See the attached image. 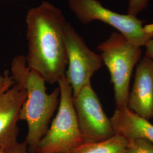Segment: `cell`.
Listing matches in <instances>:
<instances>
[{
    "mask_svg": "<svg viewBox=\"0 0 153 153\" xmlns=\"http://www.w3.org/2000/svg\"><path fill=\"white\" fill-rule=\"evenodd\" d=\"M26 23L28 66L46 82L57 83L65 76L68 65L65 16L58 7L44 1L28 11Z\"/></svg>",
    "mask_w": 153,
    "mask_h": 153,
    "instance_id": "6da1fadb",
    "label": "cell"
},
{
    "mask_svg": "<svg viewBox=\"0 0 153 153\" xmlns=\"http://www.w3.org/2000/svg\"><path fill=\"white\" fill-rule=\"evenodd\" d=\"M14 83L26 93V98L19 112V120L25 121L28 126L25 142L30 153H35L39 142L45 135L57 105L60 88L47 93L43 77L30 68L26 56L18 55L12 60L11 73Z\"/></svg>",
    "mask_w": 153,
    "mask_h": 153,
    "instance_id": "7a4b0ae2",
    "label": "cell"
},
{
    "mask_svg": "<svg viewBox=\"0 0 153 153\" xmlns=\"http://www.w3.org/2000/svg\"><path fill=\"white\" fill-rule=\"evenodd\" d=\"M97 49L110 73L116 108H126L131 74L141 59L142 48L130 42L120 33L114 32L99 44Z\"/></svg>",
    "mask_w": 153,
    "mask_h": 153,
    "instance_id": "3957f363",
    "label": "cell"
},
{
    "mask_svg": "<svg viewBox=\"0 0 153 153\" xmlns=\"http://www.w3.org/2000/svg\"><path fill=\"white\" fill-rule=\"evenodd\" d=\"M57 83L60 88L58 111L39 142L35 153H70L83 143L71 86L65 76L59 79Z\"/></svg>",
    "mask_w": 153,
    "mask_h": 153,
    "instance_id": "277c9868",
    "label": "cell"
},
{
    "mask_svg": "<svg viewBox=\"0 0 153 153\" xmlns=\"http://www.w3.org/2000/svg\"><path fill=\"white\" fill-rule=\"evenodd\" d=\"M70 10L83 24L99 21L120 33L133 44L142 47L153 39L143 21L136 16L123 14L104 7L99 0H68Z\"/></svg>",
    "mask_w": 153,
    "mask_h": 153,
    "instance_id": "5b68a950",
    "label": "cell"
},
{
    "mask_svg": "<svg viewBox=\"0 0 153 153\" xmlns=\"http://www.w3.org/2000/svg\"><path fill=\"white\" fill-rule=\"evenodd\" d=\"M73 98L83 143L103 141L115 135L110 119L105 114L91 82Z\"/></svg>",
    "mask_w": 153,
    "mask_h": 153,
    "instance_id": "8992f818",
    "label": "cell"
},
{
    "mask_svg": "<svg viewBox=\"0 0 153 153\" xmlns=\"http://www.w3.org/2000/svg\"><path fill=\"white\" fill-rule=\"evenodd\" d=\"M66 48L68 69L65 76L73 90V97L79 93L88 82L103 62L100 55L94 52L86 44L71 25L67 22L65 28Z\"/></svg>",
    "mask_w": 153,
    "mask_h": 153,
    "instance_id": "52a82bcc",
    "label": "cell"
},
{
    "mask_svg": "<svg viewBox=\"0 0 153 153\" xmlns=\"http://www.w3.org/2000/svg\"><path fill=\"white\" fill-rule=\"evenodd\" d=\"M26 98V91L16 83L0 91V148L4 150L18 142L17 123Z\"/></svg>",
    "mask_w": 153,
    "mask_h": 153,
    "instance_id": "ba28073f",
    "label": "cell"
},
{
    "mask_svg": "<svg viewBox=\"0 0 153 153\" xmlns=\"http://www.w3.org/2000/svg\"><path fill=\"white\" fill-rule=\"evenodd\" d=\"M127 107L147 119H153V59L144 56L138 62Z\"/></svg>",
    "mask_w": 153,
    "mask_h": 153,
    "instance_id": "9c48e42d",
    "label": "cell"
},
{
    "mask_svg": "<svg viewBox=\"0 0 153 153\" xmlns=\"http://www.w3.org/2000/svg\"><path fill=\"white\" fill-rule=\"evenodd\" d=\"M110 120L115 134L128 141L145 139L153 142V124L128 107L116 108Z\"/></svg>",
    "mask_w": 153,
    "mask_h": 153,
    "instance_id": "30bf717a",
    "label": "cell"
},
{
    "mask_svg": "<svg viewBox=\"0 0 153 153\" xmlns=\"http://www.w3.org/2000/svg\"><path fill=\"white\" fill-rule=\"evenodd\" d=\"M128 141L119 135L100 142L83 143L70 153H126Z\"/></svg>",
    "mask_w": 153,
    "mask_h": 153,
    "instance_id": "8fae6325",
    "label": "cell"
},
{
    "mask_svg": "<svg viewBox=\"0 0 153 153\" xmlns=\"http://www.w3.org/2000/svg\"><path fill=\"white\" fill-rule=\"evenodd\" d=\"M126 153H153V142L145 139L128 141Z\"/></svg>",
    "mask_w": 153,
    "mask_h": 153,
    "instance_id": "7c38bea8",
    "label": "cell"
},
{
    "mask_svg": "<svg viewBox=\"0 0 153 153\" xmlns=\"http://www.w3.org/2000/svg\"><path fill=\"white\" fill-rule=\"evenodd\" d=\"M149 1L150 0H129L127 14L137 16L148 7Z\"/></svg>",
    "mask_w": 153,
    "mask_h": 153,
    "instance_id": "4fadbf2b",
    "label": "cell"
},
{
    "mask_svg": "<svg viewBox=\"0 0 153 153\" xmlns=\"http://www.w3.org/2000/svg\"><path fill=\"white\" fill-rule=\"evenodd\" d=\"M5 153H30L28 150L27 145L23 141L17 142L4 150Z\"/></svg>",
    "mask_w": 153,
    "mask_h": 153,
    "instance_id": "5bb4252c",
    "label": "cell"
},
{
    "mask_svg": "<svg viewBox=\"0 0 153 153\" xmlns=\"http://www.w3.org/2000/svg\"><path fill=\"white\" fill-rule=\"evenodd\" d=\"M14 83L9 70H6L2 74H0V91L11 87Z\"/></svg>",
    "mask_w": 153,
    "mask_h": 153,
    "instance_id": "9a60e30c",
    "label": "cell"
},
{
    "mask_svg": "<svg viewBox=\"0 0 153 153\" xmlns=\"http://www.w3.org/2000/svg\"><path fill=\"white\" fill-rule=\"evenodd\" d=\"M145 47H146L145 56L153 59V39L149 41Z\"/></svg>",
    "mask_w": 153,
    "mask_h": 153,
    "instance_id": "2e32d148",
    "label": "cell"
},
{
    "mask_svg": "<svg viewBox=\"0 0 153 153\" xmlns=\"http://www.w3.org/2000/svg\"><path fill=\"white\" fill-rule=\"evenodd\" d=\"M148 25H149V27L150 28V30H152V31L153 33V23L148 24Z\"/></svg>",
    "mask_w": 153,
    "mask_h": 153,
    "instance_id": "e0dca14e",
    "label": "cell"
},
{
    "mask_svg": "<svg viewBox=\"0 0 153 153\" xmlns=\"http://www.w3.org/2000/svg\"><path fill=\"white\" fill-rule=\"evenodd\" d=\"M0 153H5L4 150L2 149H1V148H0Z\"/></svg>",
    "mask_w": 153,
    "mask_h": 153,
    "instance_id": "ac0fdd59",
    "label": "cell"
}]
</instances>
